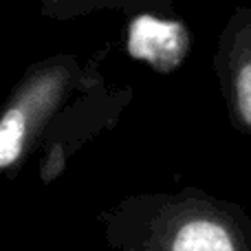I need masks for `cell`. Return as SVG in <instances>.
<instances>
[{
  "mask_svg": "<svg viewBox=\"0 0 251 251\" xmlns=\"http://www.w3.org/2000/svg\"><path fill=\"white\" fill-rule=\"evenodd\" d=\"M128 0H42V16L53 18V20H71V18L93 13L97 9H110V7H126Z\"/></svg>",
  "mask_w": 251,
  "mask_h": 251,
  "instance_id": "8992f818",
  "label": "cell"
},
{
  "mask_svg": "<svg viewBox=\"0 0 251 251\" xmlns=\"http://www.w3.org/2000/svg\"><path fill=\"white\" fill-rule=\"evenodd\" d=\"M100 221L115 251H251L245 214L196 187L124 196Z\"/></svg>",
  "mask_w": 251,
  "mask_h": 251,
  "instance_id": "6da1fadb",
  "label": "cell"
},
{
  "mask_svg": "<svg viewBox=\"0 0 251 251\" xmlns=\"http://www.w3.org/2000/svg\"><path fill=\"white\" fill-rule=\"evenodd\" d=\"M86 79L75 55H53L25 71L0 108V176H18Z\"/></svg>",
  "mask_w": 251,
  "mask_h": 251,
  "instance_id": "7a4b0ae2",
  "label": "cell"
},
{
  "mask_svg": "<svg viewBox=\"0 0 251 251\" xmlns=\"http://www.w3.org/2000/svg\"><path fill=\"white\" fill-rule=\"evenodd\" d=\"M128 55L159 73H172L192 51V33L176 18L139 11L130 18L126 31Z\"/></svg>",
  "mask_w": 251,
  "mask_h": 251,
  "instance_id": "5b68a950",
  "label": "cell"
},
{
  "mask_svg": "<svg viewBox=\"0 0 251 251\" xmlns=\"http://www.w3.org/2000/svg\"><path fill=\"white\" fill-rule=\"evenodd\" d=\"M229 117L240 132L251 137V11L236 9L223 29L214 55Z\"/></svg>",
  "mask_w": 251,
  "mask_h": 251,
  "instance_id": "277c9868",
  "label": "cell"
},
{
  "mask_svg": "<svg viewBox=\"0 0 251 251\" xmlns=\"http://www.w3.org/2000/svg\"><path fill=\"white\" fill-rule=\"evenodd\" d=\"M88 73L91 77L86 86H82V95L73 97L71 104L57 115L40 146L44 154L40 163V174L44 183L53 181L64 170L69 156L86 139H91L101 128L113 126L124 106L130 101V95H132L130 88L106 93L101 86V77L95 75V66H91Z\"/></svg>",
  "mask_w": 251,
  "mask_h": 251,
  "instance_id": "3957f363",
  "label": "cell"
}]
</instances>
